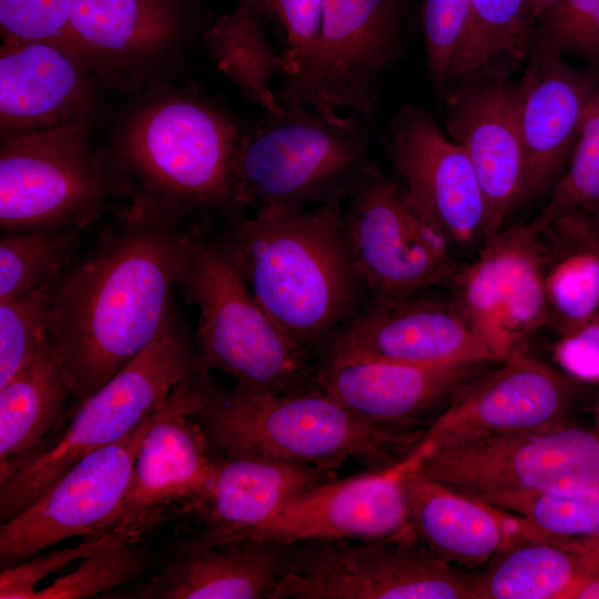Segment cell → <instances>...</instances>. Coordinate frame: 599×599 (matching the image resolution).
Listing matches in <instances>:
<instances>
[{
	"instance_id": "cell-8",
	"label": "cell",
	"mask_w": 599,
	"mask_h": 599,
	"mask_svg": "<svg viewBox=\"0 0 599 599\" xmlns=\"http://www.w3.org/2000/svg\"><path fill=\"white\" fill-rule=\"evenodd\" d=\"M94 124L75 123L0 140V227L4 233L81 230L119 194Z\"/></svg>"
},
{
	"instance_id": "cell-48",
	"label": "cell",
	"mask_w": 599,
	"mask_h": 599,
	"mask_svg": "<svg viewBox=\"0 0 599 599\" xmlns=\"http://www.w3.org/2000/svg\"><path fill=\"white\" fill-rule=\"evenodd\" d=\"M238 2L246 1V0H237Z\"/></svg>"
},
{
	"instance_id": "cell-31",
	"label": "cell",
	"mask_w": 599,
	"mask_h": 599,
	"mask_svg": "<svg viewBox=\"0 0 599 599\" xmlns=\"http://www.w3.org/2000/svg\"><path fill=\"white\" fill-rule=\"evenodd\" d=\"M261 24L251 1L238 2L232 12L211 21L204 48L248 102L274 114L282 103L271 81L277 72L286 74L287 63L268 43Z\"/></svg>"
},
{
	"instance_id": "cell-42",
	"label": "cell",
	"mask_w": 599,
	"mask_h": 599,
	"mask_svg": "<svg viewBox=\"0 0 599 599\" xmlns=\"http://www.w3.org/2000/svg\"><path fill=\"white\" fill-rule=\"evenodd\" d=\"M121 531H110L100 537L87 539L74 547L51 551L3 568L0 572L1 599H32L35 586L50 575L61 570L75 559H83L93 551L114 540Z\"/></svg>"
},
{
	"instance_id": "cell-16",
	"label": "cell",
	"mask_w": 599,
	"mask_h": 599,
	"mask_svg": "<svg viewBox=\"0 0 599 599\" xmlns=\"http://www.w3.org/2000/svg\"><path fill=\"white\" fill-rule=\"evenodd\" d=\"M206 370L199 363L155 414L138 450L114 531L139 537L174 505L192 506L205 490L214 457L192 414L215 387Z\"/></svg>"
},
{
	"instance_id": "cell-5",
	"label": "cell",
	"mask_w": 599,
	"mask_h": 599,
	"mask_svg": "<svg viewBox=\"0 0 599 599\" xmlns=\"http://www.w3.org/2000/svg\"><path fill=\"white\" fill-rule=\"evenodd\" d=\"M242 131L233 165L234 206L309 209L343 200L369 165L372 118L301 101Z\"/></svg>"
},
{
	"instance_id": "cell-34",
	"label": "cell",
	"mask_w": 599,
	"mask_h": 599,
	"mask_svg": "<svg viewBox=\"0 0 599 599\" xmlns=\"http://www.w3.org/2000/svg\"><path fill=\"white\" fill-rule=\"evenodd\" d=\"M79 230L4 233L0 240V301L30 291L60 274Z\"/></svg>"
},
{
	"instance_id": "cell-7",
	"label": "cell",
	"mask_w": 599,
	"mask_h": 599,
	"mask_svg": "<svg viewBox=\"0 0 599 599\" xmlns=\"http://www.w3.org/2000/svg\"><path fill=\"white\" fill-rule=\"evenodd\" d=\"M177 288L199 311L197 361L238 389L285 394L313 386L317 365L280 331L216 238L199 231Z\"/></svg>"
},
{
	"instance_id": "cell-15",
	"label": "cell",
	"mask_w": 599,
	"mask_h": 599,
	"mask_svg": "<svg viewBox=\"0 0 599 599\" xmlns=\"http://www.w3.org/2000/svg\"><path fill=\"white\" fill-rule=\"evenodd\" d=\"M542 233L532 222L502 227L448 281L451 302L500 361L549 322Z\"/></svg>"
},
{
	"instance_id": "cell-35",
	"label": "cell",
	"mask_w": 599,
	"mask_h": 599,
	"mask_svg": "<svg viewBox=\"0 0 599 599\" xmlns=\"http://www.w3.org/2000/svg\"><path fill=\"white\" fill-rule=\"evenodd\" d=\"M136 536L128 531L82 559L72 572L37 590L32 599H83L141 577L152 559Z\"/></svg>"
},
{
	"instance_id": "cell-24",
	"label": "cell",
	"mask_w": 599,
	"mask_h": 599,
	"mask_svg": "<svg viewBox=\"0 0 599 599\" xmlns=\"http://www.w3.org/2000/svg\"><path fill=\"white\" fill-rule=\"evenodd\" d=\"M417 465L405 481L412 532L443 562L486 566L521 541L545 539L521 517L429 479L416 471Z\"/></svg>"
},
{
	"instance_id": "cell-23",
	"label": "cell",
	"mask_w": 599,
	"mask_h": 599,
	"mask_svg": "<svg viewBox=\"0 0 599 599\" xmlns=\"http://www.w3.org/2000/svg\"><path fill=\"white\" fill-rule=\"evenodd\" d=\"M599 73L564 58H531L517 83L518 122L526 160L522 201L554 187L565 172Z\"/></svg>"
},
{
	"instance_id": "cell-2",
	"label": "cell",
	"mask_w": 599,
	"mask_h": 599,
	"mask_svg": "<svg viewBox=\"0 0 599 599\" xmlns=\"http://www.w3.org/2000/svg\"><path fill=\"white\" fill-rule=\"evenodd\" d=\"M341 201L304 210L265 206L253 216L235 212L216 237L262 308L312 359L362 309L365 288Z\"/></svg>"
},
{
	"instance_id": "cell-32",
	"label": "cell",
	"mask_w": 599,
	"mask_h": 599,
	"mask_svg": "<svg viewBox=\"0 0 599 599\" xmlns=\"http://www.w3.org/2000/svg\"><path fill=\"white\" fill-rule=\"evenodd\" d=\"M477 498L521 517L545 539L599 566V486L573 495L491 493Z\"/></svg>"
},
{
	"instance_id": "cell-22",
	"label": "cell",
	"mask_w": 599,
	"mask_h": 599,
	"mask_svg": "<svg viewBox=\"0 0 599 599\" xmlns=\"http://www.w3.org/2000/svg\"><path fill=\"white\" fill-rule=\"evenodd\" d=\"M445 95V131L463 146L476 172L485 203L486 240L502 229L522 201L526 160L517 84L508 79L479 80Z\"/></svg>"
},
{
	"instance_id": "cell-12",
	"label": "cell",
	"mask_w": 599,
	"mask_h": 599,
	"mask_svg": "<svg viewBox=\"0 0 599 599\" xmlns=\"http://www.w3.org/2000/svg\"><path fill=\"white\" fill-rule=\"evenodd\" d=\"M347 196L348 248L373 301L408 297L456 273L450 246L412 207L402 185L375 166L365 169Z\"/></svg>"
},
{
	"instance_id": "cell-13",
	"label": "cell",
	"mask_w": 599,
	"mask_h": 599,
	"mask_svg": "<svg viewBox=\"0 0 599 599\" xmlns=\"http://www.w3.org/2000/svg\"><path fill=\"white\" fill-rule=\"evenodd\" d=\"M406 0H322L321 37L280 102L301 101L373 118L382 78L402 50Z\"/></svg>"
},
{
	"instance_id": "cell-33",
	"label": "cell",
	"mask_w": 599,
	"mask_h": 599,
	"mask_svg": "<svg viewBox=\"0 0 599 599\" xmlns=\"http://www.w3.org/2000/svg\"><path fill=\"white\" fill-rule=\"evenodd\" d=\"M567 213L581 215L599 234V91L588 108L565 172L532 222L546 232Z\"/></svg>"
},
{
	"instance_id": "cell-44",
	"label": "cell",
	"mask_w": 599,
	"mask_h": 599,
	"mask_svg": "<svg viewBox=\"0 0 599 599\" xmlns=\"http://www.w3.org/2000/svg\"><path fill=\"white\" fill-rule=\"evenodd\" d=\"M555 230L565 242L586 246L599 253V235L581 217L572 214L564 215L555 223Z\"/></svg>"
},
{
	"instance_id": "cell-26",
	"label": "cell",
	"mask_w": 599,
	"mask_h": 599,
	"mask_svg": "<svg viewBox=\"0 0 599 599\" xmlns=\"http://www.w3.org/2000/svg\"><path fill=\"white\" fill-rule=\"evenodd\" d=\"M331 478V471L275 458L219 455L205 490L192 505L207 527L200 538H244Z\"/></svg>"
},
{
	"instance_id": "cell-45",
	"label": "cell",
	"mask_w": 599,
	"mask_h": 599,
	"mask_svg": "<svg viewBox=\"0 0 599 599\" xmlns=\"http://www.w3.org/2000/svg\"><path fill=\"white\" fill-rule=\"evenodd\" d=\"M576 599H599V570L581 588Z\"/></svg>"
},
{
	"instance_id": "cell-19",
	"label": "cell",
	"mask_w": 599,
	"mask_h": 599,
	"mask_svg": "<svg viewBox=\"0 0 599 599\" xmlns=\"http://www.w3.org/2000/svg\"><path fill=\"white\" fill-rule=\"evenodd\" d=\"M379 361L407 365L501 362L450 302L412 295L372 301L333 336L322 362Z\"/></svg>"
},
{
	"instance_id": "cell-30",
	"label": "cell",
	"mask_w": 599,
	"mask_h": 599,
	"mask_svg": "<svg viewBox=\"0 0 599 599\" xmlns=\"http://www.w3.org/2000/svg\"><path fill=\"white\" fill-rule=\"evenodd\" d=\"M598 570L591 559L557 542L525 540L470 576L471 599H576Z\"/></svg>"
},
{
	"instance_id": "cell-20",
	"label": "cell",
	"mask_w": 599,
	"mask_h": 599,
	"mask_svg": "<svg viewBox=\"0 0 599 599\" xmlns=\"http://www.w3.org/2000/svg\"><path fill=\"white\" fill-rule=\"evenodd\" d=\"M571 397L566 376L520 346L496 369L463 384L420 443L430 449L548 426L564 420Z\"/></svg>"
},
{
	"instance_id": "cell-43",
	"label": "cell",
	"mask_w": 599,
	"mask_h": 599,
	"mask_svg": "<svg viewBox=\"0 0 599 599\" xmlns=\"http://www.w3.org/2000/svg\"><path fill=\"white\" fill-rule=\"evenodd\" d=\"M554 354L568 375L583 382H599V311L585 324L560 335Z\"/></svg>"
},
{
	"instance_id": "cell-9",
	"label": "cell",
	"mask_w": 599,
	"mask_h": 599,
	"mask_svg": "<svg viewBox=\"0 0 599 599\" xmlns=\"http://www.w3.org/2000/svg\"><path fill=\"white\" fill-rule=\"evenodd\" d=\"M75 50L99 85L133 97L176 82L206 30L192 0H69Z\"/></svg>"
},
{
	"instance_id": "cell-14",
	"label": "cell",
	"mask_w": 599,
	"mask_h": 599,
	"mask_svg": "<svg viewBox=\"0 0 599 599\" xmlns=\"http://www.w3.org/2000/svg\"><path fill=\"white\" fill-rule=\"evenodd\" d=\"M155 414L121 440L80 459L27 508L1 524V569L70 537L92 539L114 531L138 450Z\"/></svg>"
},
{
	"instance_id": "cell-21",
	"label": "cell",
	"mask_w": 599,
	"mask_h": 599,
	"mask_svg": "<svg viewBox=\"0 0 599 599\" xmlns=\"http://www.w3.org/2000/svg\"><path fill=\"white\" fill-rule=\"evenodd\" d=\"M97 84L83 58L61 43L2 40L0 140L75 123L95 124Z\"/></svg>"
},
{
	"instance_id": "cell-47",
	"label": "cell",
	"mask_w": 599,
	"mask_h": 599,
	"mask_svg": "<svg viewBox=\"0 0 599 599\" xmlns=\"http://www.w3.org/2000/svg\"><path fill=\"white\" fill-rule=\"evenodd\" d=\"M597 419H598V423H599V407H598Z\"/></svg>"
},
{
	"instance_id": "cell-18",
	"label": "cell",
	"mask_w": 599,
	"mask_h": 599,
	"mask_svg": "<svg viewBox=\"0 0 599 599\" xmlns=\"http://www.w3.org/2000/svg\"><path fill=\"white\" fill-rule=\"evenodd\" d=\"M424 454L417 445L398 463L342 480L328 479L284 506L244 538L282 545L414 538L406 476Z\"/></svg>"
},
{
	"instance_id": "cell-27",
	"label": "cell",
	"mask_w": 599,
	"mask_h": 599,
	"mask_svg": "<svg viewBox=\"0 0 599 599\" xmlns=\"http://www.w3.org/2000/svg\"><path fill=\"white\" fill-rule=\"evenodd\" d=\"M286 545L255 538L197 539L136 593L156 599H272Z\"/></svg>"
},
{
	"instance_id": "cell-29",
	"label": "cell",
	"mask_w": 599,
	"mask_h": 599,
	"mask_svg": "<svg viewBox=\"0 0 599 599\" xmlns=\"http://www.w3.org/2000/svg\"><path fill=\"white\" fill-rule=\"evenodd\" d=\"M536 28L528 0H470L444 93L479 80L509 79L528 63Z\"/></svg>"
},
{
	"instance_id": "cell-17",
	"label": "cell",
	"mask_w": 599,
	"mask_h": 599,
	"mask_svg": "<svg viewBox=\"0 0 599 599\" xmlns=\"http://www.w3.org/2000/svg\"><path fill=\"white\" fill-rule=\"evenodd\" d=\"M385 148L407 202L450 247L484 237L485 203L473 164L428 112L402 106Z\"/></svg>"
},
{
	"instance_id": "cell-41",
	"label": "cell",
	"mask_w": 599,
	"mask_h": 599,
	"mask_svg": "<svg viewBox=\"0 0 599 599\" xmlns=\"http://www.w3.org/2000/svg\"><path fill=\"white\" fill-rule=\"evenodd\" d=\"M470 0H424L420 13L429 78L444 92L449 63L463 33Z\"/></svg>"
},
{
	"instance_id": "cell-46",
	"label": "cell",
	"mask_w": 599,
	"mask_h": 599,
	"mask_svg": "<svg viewBox=\"0 0 599 599\" xmlns=\"http://www.w3.org/2000/svg\"><path fill=\"white\" fill-rule=\"evenodd\" d=\"M558 0H528V3L538 19L546 10L554 6Z\"/></svg>"
},
{
	"instance_id": "cell-3",
	"label": "cell",
	"mask_w": 599,
	"mask_h": 599,
	"mask_svg": "<svg viewBox=\"0 0 599 599\" xmlns=\"http://www.w3.org/2000/svg\"><path fill=\"white\" fill-rule=\"evenodd\" d=\"M243 129L214 99L175 82L132 97L106 150L119 194L181 221L232 212Z\"/></svg>"
},
{
	"instance_id": "cell-6",
	"label": "cell",
	"mask_w": 599,
	"mask_h": 599,
	"mask_svg": "<svg viewBox=\"0 0 599 599\" xmlns=\"http://www.w3.org/2000/svg\"><path fill=\"white\" fill-rule=\"evenodd\" d=\"M199 365L195 343L173 312L156 337L82 402L67 427L0 479V522L17 516L87 455L154 415Z\"/></svg>"
},
{
	"instance_id": "cell-36",
	"label": "cell",
	"mask_w": 599,
	"mask_h": 599,
	"mask_svg": "<svg viewBox=\"0 0 599 599\" xmlns=\"http://www.w3.org/2000/svg\"><path fill=\"white\" fill-rule=\"evenodd\" d=\"M567 245L569 250L545 276L548 319L560 335L585 324L599 311V253Z\"/></svg>"
},
{
	"instance_id": "cell-39",
	"label": "cell",
	"mask_w": 599,
	"mask_h": 599,
	"mask_svg": "<svg viewBox=\"0 0 599 599\" xmlns=\"http://www.w3.org/2000/svg\"><path fill=\"white\" fill-rule=\"evenodd\" d=\"M2 40L50 41L75 52L69 0H0Z\"/></svg>"
},
{
	"instance_id": "cell-1",
	"label": "cell",
	"mask_w": 599,
	"mask_h": 599,
	"mask_svg": "<svg viewBox=\"0 0 599 599\" xmlns=\"http://www.w3.org/2000/svg\"><path fill=\"white\" fill-rule=\"evenodd\" d=\"M130 200L93 252L55 278L49 337L82 402L134 359L173 312L199 229Z\"/></svg>"
},
{
	"instance_id": "cell-11",
	"label": "cell",
	"mask_w": 599,
	"mask_h": 599,
	"mask_svg": "<svg viewBox=\"0 0 599 599\" xmlns=\"http://www.w3.org/2000/svg\"><path fill=\"white\" fill-rule=\"evenodd\" d=\"M272 599H471L470 576L415 538L296 542Z\"/></svg>"
},
{
	"instance_id": "cell-10",
	"label": "cell",
	"mask_w": 599,
	"mask_h": 599,
	"mask_svg": "<svg viewBox=\"0 0 599 599\" xmlns=\"http://www.w3.org/2000/svg\"><path fill=\"white\" fill-rule=\"evenodd\" d=\"M424 448L417 473L474 497L491 493L573 495L599 486V435L565 420Z\"/></svg>"
},
{
	"instance_id": "cell-38",
	"label": "cell",
	"mask_w": 599,
	"mask_h": 599,
	"mask_svg": "<svg viewBox=\"0 0 599 599\" xmlns=\"http://www.w3.org/2000/svg\"><path fill=\"white\" fill-rule=\"evenodd\" d=\"M58 276L0 301V386L29 362L49 336L50 300Z\"/></svg>"
},
{
	"instance_id": "cell-4",
	"label": "cell",
	"mask_w": 599,
	"mask_h": 599,
	"mask_svg": "<svg viewBox=\"0 0 599 599\" xmlns=\"http://www.w3.org/2000/svg\"><path fill=\"white\" fill-rule=\"evenodd\" d=\"M192 417L219 455L264 456L327 471L348 459L389 467L425 434L367 420L315 386L285 394L215 387Z\"/></svg>"
},
{
	"instance_id": "cell-40",
	"label": "cell",
	"mask_w": 599,
	"mask_h": 599,
	"mask_svg": "<svg viewBox=\"0 0 599 599\" xmlns=\"http://www.w3.org/2000/svg\"><path fill=\"white\" fill-rule=\"evenodd\" d=\"M260 20L277 22L284 34L281 51L287 63L285 77L295 74L314 49L322 32V0H250Z\"/></svg>"
},
{
	"instance_id": "cell-28",
	"label": "cell",
	"mask_w": 599,
	"mask_h": 599,
	"mask_svg": "<svg viewBox=\"0 0 599 599\" xmlns=\"http://www.w3.org/2000/svg\"><path fill=\"white\" fill-rule=\"evenodd\" d=\"M70 388L48 336L0 386V479L38 450L58 424Z\"/></svg>"
},
{
	"instance_id": "cell-25",
	"label": "cell",
	"mask_w": 599,
	"mask_h": 599,
	"mask_svg": "<svg viewBox=\"0 0 599 599\" xmlns=\"http://www.w3.org/2000/svg\"><path fill=\"white\" fill-rule=\"evenodd\" d=\"M480 365H407L336 361L317 365L313 386L363 418L412 428L467 382Z\"/></svg>"
},
{
	"instance_id": "cell-37",
	"label": "cell",
	"mask_w": 599,
	"mask_h": 599,
	"mask_svg": "<svg viewBox=\"0 0 599 599\" xmlns=\"http://www.w3.org/2000/svg\"><path fill=\"white\" fill-rule=\"evenodd\" d=\"M567 55L599 73V0H558L537 19L530 59Z\"/></svg>"
}]
</instances>
